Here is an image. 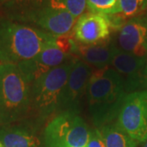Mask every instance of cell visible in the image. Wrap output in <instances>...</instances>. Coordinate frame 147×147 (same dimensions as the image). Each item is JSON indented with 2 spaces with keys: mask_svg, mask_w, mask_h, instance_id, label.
<instances>
[{
  "mask_svg": "<svg viewBox=\"0 0 147 147\" xmlns=\"http://www.w3.org/2000/svg\"><path fill=\"white\" fill-rule=\"evenodd\" d=\"M113 42L122 52L147 58V13L127 19Z\"/></svg>",
  "mask_w": 147,
  "mask_h": 147,
  "instance_id": "9c48e42d",
  "label": "cell"
},
{
  "mask_svg": "<svg viewBox=\"0 0 147 147\" xmlns=\"http://www.w3.org/2000/svg\"><path fill=\"white\" fill-rule=\"evenodd\" d=\"M31 83L16 64H0V125L26 120L30 111Z\"/></svg>",
  "mask_w": 147,
  "mask_h": 147,
  "instance_id": "277c9868",
  "label": "cell"
},
{
  "mask_svg": "<svg viewBox=\"0 0 147 147\" xmlns=\"http://www.w3.org/2000/svg\"><path fill=\"white\" fill-rule=\"evenodd\" d=\"M86 94L92 120L100 128L117 119L127 93L120 75L106 67L92 72Z\"/></svg>",
  "mask_w": 147,
  "mask_h": 147,
  "instance_id": "7a4b0ae2",
  "label": "cell"
},
{
  "mask_svg": "<svg viewBox=\"0 0 147 147\" xmlns=\"http://www.w3.org/2000/svg\"><path fill=\"white\" fill-rule=\"evenodd\" d=\"M88 11L106 16L120 13L119 0H86Z\"/></svg>",
  "mask_w": 147,
  "mask_h": 147,
  "instance_id": "2e32d148",
  "label": "cell"
},
{
  "mask_svg": "<svg viewBox=\"0 0 147 147\" xmlns=\"http://www.w3.org/2000/svg\"><path fill=\"white\" fill-rule=\"evenodd\" d=\"M71 57H73L71 54L65 52L59 46L56 36L53 40L48 42L42 48V51L35 57L17 65L26 74L32 84L42 74L47 73L52 69L61 65Z\"/></svg>",
  "mask_w": 147,
  "mask_h": 147,
  "instance_id": "8fae6325",
  "label": "cell"
},
{
  "mask_svg": "<svg viewBox=\"0 0 147 147\" xmlns=\"http://www.w3.org/2000/svg\"><path fill=\"white\" fill-rule=\"evenodd\" d=\"M9 1H11V0H0V3H6Z\"/></svg>",
  "mask_w": 147,
  "mask_h": 147,
  "instance_id": "7402d4cb",
  "label": "cell"
},
{
  "mask_svg": "<svg viewBox=\"0 0 147 147\" xmlns=\"http://www.w3.org/2000/svg\"><path fill=\"white\" fill-rule=\"evenodd\" d=\"M57 1L76 19H78L81 15H83L87 8L86 0H57Z\"/></svg>",
  "mask_w": 147,
  "mask_h": 147,
  "instance_id": "ac0fdd59",
  "label": "cell"
},
{
  "mask_svg": "<svg viewBox=\"0 0 147 147\" xmlns=\"http://www.w3.org/2000/svg\"><path fill=\"white\" fill-rule=\"evenodd\" d=\"M109 16L88 11L79 16L73 28L74 40L84 45H92L110 39L111 30Z\"/></svg>",
  "mask_w": 147,
  "mask_h": 147,
  "instance_id": "30bf717a",
  "label": "cell"
},
{
  "mask_svg": "<svg viewBox=\"0 0 147 147\" xmlns=\"http://www.w3.org/2000/svg\"><path fill=\"white\" fill-rule=\"evenodd\" d=\"M89 127L79 115L72 112L57 114L48 121L43 131L44 145L86 147L90 135Z\"/></svg>",
  "mask_w": 147,
  "mask_h": 147,
  "instance_id": "8992f818",
  "label": "cell"
},
{
  "mask_svg": "<svg viewBox=\"0 0 147 147\" xmlns=\"http://www.w3.org/2000/svg\"><path fill=\"white\" fill-rule=\"evenodd\" d=\"M105 147H137L139 143L120 129L115 123H111L99 128Z\"/></svg>",
  "mask_w": 147,
  "mask_h": 147,
  "instance_id": "9a60e30c",
  "label": "cell"
},
{
  "mask_svg": "<svg viewBox=\"0 0 147 147\" xmlns=\"http://www.w3.org/2000/svg\"><path fill=\"white\" fill-rule=\"evenodd\" d=\"M4 7L6 17L53 36L69 34L77 21L57 0H11Z\"/></svg>",
  "mask_w": 147,
  "mask_h": 147,
  "instance_id": "6da1fadb",
  "label": "cell"
},
{
  "mask_svg": "<svg viewBox=\"0 0 147 147\" xmlns=\"http://www.w3.org/2000/svg\"><path fill=\"white\" fill-rule=\"evenodd\" d=\"M44 147H69V146H52V145H44Z\"/></svg>",
  "mask_w": 147,
  "mask_h": 147,
  "instance_id": "44dd1931",
  "label": "cell"
},
{
  "mask_svg": "<svg viewBox=\"0 0 147 147\" xmlns=\"http://www.w3.org/2000/svg\"><path fill=\"white\" fill-rule=\"evenodd\" d=\"M56 36L0 16V64L32 60Z\"/></svg>",
  "mask_w": 147,
  "mask_h": 147,
  "instance_id": "3957f363",
  "label": "cell"
},
{
  "mask_svg": "<svg viewBox=\"0 0 147 147\" xmlns=\"http://www.w3.org/2000/svg\"><path fill=\"white\" fill-rule=\"evenodd\" d=\"M144 87L147 88V61L146 64V67H145V71H144Z\"/></svg>",
  "mask_w": 147,
  "mask_h": 147,
  "instance_id": "ffe728a7",
  "label": "cell"
},
{
  "mask_svg": "<svg viewBox=\"0 0 147 147\" xmlns=\"http://www.w3.org/2000/svg\"><path fill=\"white\" fill-rule=\"evenodd\" d=\"M39 145L40 141L30 121L0 125V147H38Z\"/></svg>",
  "mask_w": 147,
  "mask_h": 147,
  "instance_id": "4fadbf2b",
  "label": "cell"
},
{
  "mask_svg": "<svg viewBox=\"0 0 147 147\" xmlns=\"http://www.w3.org/2000/svg\"><path fill=\"white\" fill-rule=\"evenodd\" d=\"M146 57H139L118 50L110 67L114 69L123 79L125 91L128 93L144 87V71Z\"/></svg>",
  "mask_w": 147,
  "mask_h": 147,
  "instance_id": "7c38bea8",
  "label": "cell"
},
{
  "mask_svg": "<svg viewBox=\"0 0 147 147\" xmlns=\"http://www.w3.org/2000/svg\"><path fill=\"white\" fill-rule=\"evenodd\" d=\"M116 125L139 144L147 141V89L127 93Z\"/></svg>",
  "mask_w": 147,
  "mask_h": 147,
  "instance_id": "52a82bcc",
  "label": "cell"
},
{
  "mask_svg": "<svg viewBox=\"0 0 147 147\" xmlns=\"http://www.w3.org/2000/svg\"><path fill=\"white\" fill-rule=\"evenodd\" d=\"M113 41H107L92 45H84L77 42L74 54H76L85 63L97 69L110 67L112 60L118 52Z\"/></svg>",
  "mask_w": 147,
  "mask_h": 147,
  "instance_id": "5bb4252c",
  "label": "cell"
},
{
  "mask_svg": "<svg viewBox=\"0 0 147 147\" xmlns=\"http://www.w3.org/2000/svg\"><path fill=\"white\" fill-rule=\"evenodd\" d=\"M142 147H147V141L144 143V146H143Z\"/></svg>",
  "mask_w": 147,
  "mask_h": 147,
  "instance_id": "603a6c76",
  "label": "cell"
},
{
  "mask_svg": "<svg viewBox=\"0 0 147 147\" xmlns=\"http://www.w3.org/2000/svg\"><path fill=\"white\" fill-rule=\"evenodd\" d=\"M76 58L71 57L63 64L37 78L30 88V111L26 120L33 125L43 123L57 112L60 96L68 79Z\"/></svg>",
  "mask_w": 147,
  "mask_h": 147,
  "instance_id": "5b68a950",
  "label": "cell"
},
{
  "mask_svg": "<svg viewBox=\"0 0 147 147\" xmlns=\"http://www.w3.org/2000/svg\"><path fill=\"white\" fill-rule=\"evenodd\" d=\"M120 15L130 19L145 14L147 11V0H119Z\"/></svg>",
  "mask_w": 147,
  "mask_h": 147,
  "instance_id": "e0dca14e",
  "label": "cell"
},
{
  "mask_svg": "<svg viewBox=\"0 0 147 147\" xmlns=\"http://www.w3.org/2000/svg\"><path fill=\"white\" fill-rule=\"evenodd\" d=\"M92 69L82 60L76 58L68 79L60 96L57 113L72 112L79 114L81 101L87 93Z\"/></svg>",
  "mask_w": 147,
  "mask_h": 147,
  "instance_id": "ba28073f",
  "label": "cell"
},
{
  "mask_svg": "<svg viewBox=\"0 0 147 147\" xmlns=\"http://www.w3.org/2000/svg\"><path fill=\"white\" fill-rule=\"evenodd\" d=\"M86 147H105L104 139L99 128H91L89 139Z\"/></svg>",
  "mask_w": 147,
  "mask_h": 147,
  "instance_id": "d6986e66",
  "label": "cell"
}]
</instances>
